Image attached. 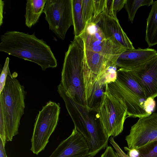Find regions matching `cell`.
Masks as SVG:
<instances>
[{
    "label": "cell",
    "instance_id": "obj_23",
    "mask_svg": "<svg viewBox=\"0 0 157 157\" xmlns=\"http://www.w3.org/2000/svg\"><path fill=\"white\" fill-rule=\"evenodd\" d=\"M9 58L8 57H7L1 74L0 78V92L2 91L4 87L7 75L10 73L9 68Z\"/></svg>",
    "mask_w": 157,
    "mask_h": 157
},
{
    "label": "cell",
    "instance_id": "obj_20",
    "mask_svg": "<svg viewBox=\"0 0 157 157\" xmlns=\"http://www.w3.org/2000/svg\"><path fill=\"white\" fill-rule=\"evenodd\" d=\"M126 0H106L104 11L109 16L117 19V13L123 8Z\"/></svg>",
    "mask_w": 157,
    "mask_h": 157
},
{
    "label": "cell",
    "instance_id": "obj_16",
    "mask_svg": "<svg viewBox=\"0 0 157 157\" xmlns=\"http://www.w3.org/2000/svg\"><path fill=\"white\" fill-rule=\"evenodd\" d=\"M147 20L145 40L151 47L157 44V1L154 2Z\"/></svg>",
    "mask_w": 157,
    "mask_h": 157
},
{
    "label": "cell",
    "instance_id": "obj_1",
    "mask_svg": "<svg viewBox=\"0 0 157 157\" xmlns=\"http://www.w3.org/2000/svg\"><path fill=\"white\" fill-rule=\"evenodd\" d=\"M0 52L34 63L43 71L57 65L50 47L42 39L32 34L16 31H7L0 37Z\"/></svg>",
    "mask_w": 157,
    "mask_h": 157
},
{
    "label": "cell",
    "instance_id": "obj_2",
    "mask_svg": "<svg viewBox=\"0 0 157 157\" xmlns=\"http://www.w3.org/2000/svg\"><path fill=\"white\" fill-rule=\"evenodd\" d=\"M17 74L7 76L4 87L0 92V137L5 146L18 133L21 117L24 113L27 92L16 78Z\"/></svg>",
    "mask_w": 157,
    "mask_h": 157
},
{
    "label": "cell",
    "instance_id": "obj_8",
    "mask_svg": "<svg viewBox=\"0 0 157 157\" xmlns=\"http://www.w3.org/2000/svg\"><path fill=\"white\" fill-rule=\"evenodd\" d=\"M83 50L82 75L86 104L96 82L100 79L109 67L117 64L116 62L100 53L84 48Z\"/></svg>",
    "mask_w": 157,
    "mask_h": 157
},
{
    "label": "cell",
    "instance_id": "obj_7",
    "mask_svg": "<svg viewBox=\"0 0 157 157\" xmlns=\"http://www.w3.org/2000/svg\"><path fill=\"white\" fill-rule=\"evenodd\" d=\"M43 12L50 29L58 38L64 40L73 25L72 0H47Z\"/></svg>",
    "mask_w": 157,
    "mask_h": 157
},
{
    "label": "cell",
    "instance_id": "obj_19",
    "mask_svg": "<svg viewBox=\"0 0 157 157\" xmlns=\"http://www.w3.org/2000/svg\"><path fill=\"white\" fill-rule=\"evenodd\" d=\"M153 0H127L125 8L128 15V19L132 23L136 13L138 9L144 6H149L154 3Z\"/></svg>",
    "mask_w": 157,
    "mask_h": 157
},
{
    "label": "cell",
    "instance_id": "obj_5",
    "mask_svg": "<svg viewBox=\"0 0 157 157\" xmlns=\"http://www.w3.org/2000/svg\"><path fill=\"white\" fill-rule=\"evenodd\" d=\"M127 107L123 100L111 92L107 86L97 115L107 135L115 137L123 131L127 118Z\"/></svg>",
    "mask_w": 157,
    "mask_h": 157
},
{
    "label": "cell",
    "instance_id": "obj_27",
    "mask_svg": "<svg viewBox=\"0 0 157 157\" xmlns=\"http://www.w3.org/2000/svg\"><path fill=\"white\" fill-rule=\"evenodd\" d=\"M124 150L127 152V155L129 157H139V152L136 149H130L128 147H124Z\"/></svg>",
    "mask_w": 157,
    "mask_h": 157
},
{
    "label": "cell",
    "instance_id": "obj_29",
    "mask_svg": "<svg viewBox=\"0 0 157 157\" xmlns=\"http://www.w3.org/2000/svg\"><path fill=\"white\" fill-rule=\"evenodd\" d=\"M4 5V2L3 1L0 0V9L2 10V11H0V26L2 25L3 23V6Z\"/></svg>",
    "mask_w": 157,
    "mask_h": 157
},
{
    "label": "cell",
    "instance_id": "obj_22",
    "mask_svg": "<svg viewBox=\"0 0 157 157\" xmlns=\"http://www.w3.org/2000/svg\"><path fill=\"white\" fill-rule=\"evenodd\" d=\"M139 157H157V140L152 141L138 149Z\"/></svg>",
    "mask_w": 157,
    "mask_h": 157
},
{
    "label": "cell",
    "instance_id": "obj_6",
    "mask_svg": "<svg viewBox=\"0 0 157 157\" xmlns=\"http://www.w3.org/2000/svg\"><path fill=\"white\" fill-rule=\"evenodd\" d=\"M60 110L59 103L50 101L37 114L31 139L30 150L34 154L37 155L44 149L57 125Z\"/></svg>",
    "mask_w": 157,
    "mask_h": 157
},
{
    "label": "cell",
    "instance_id": "obj_14",
    "mask_svg": "<svg viewBox=\"0 0 157 157\" xmlns=\"http://www.w3.org/2000/svg\"><path fill=\"white\" fill-rule=\"evenodd\" d=\"M83 48L100 53L115 62L120 55L126 50L117 43L106 39L99 45Z\"/></svg>",
    "mask_w": 157,
    "mask_h": 157
},
{
    "label": "cell",
    "instance_id": "obj_30",
    "mask_svg": "<svg viewBox=\"0 0 157 157\" xmlns=\"http://www.w3.org/2000/svg\"><path fill=\"white\" fill-rule=\"evenodd\" d=\"M116 157H120L117 153L116 152Z\"/></svg>",
    "mask_w": 157,
    "mask_h": 157
},
{
    "label": "cell",
    "instance_id": "obj_3",
    "mask_svg": "<svg viewBox=\"0 0 157 157\" xmlns=\"http://www.w3.org/2000/svg\"><path fill=\"white\" fill-rule=\"evenodd\" d=\"M117 79L106 84L108 89L121 98L127 110V117L139 118L151 114L155 108L154 99H148L144 89L131 70L120 68Z\"/></svg>",
    "mask_w": 157,
    "mask_h": 157
},
{
    "label": "cell",
    "instance_id": "obj_21",
    "mask_svg": "<svg viewBox=\"0 0 157 157\" xmlns=\"http://www.w3.org/2000/svg\"><path fill=\"white\" fill-rule=\"evenodd\" d=\"M82 19L86 25L93 18L94 13L93 0H82L81 5Z\"/></svg>",
    "mask_w": 157,
    "mask_h": 157
},
{
    "label": "cell",
    "instance_id": "obj_28",
    "mask_svg": "<svg viewBox=\"0 0 157 157\" xmlns=\"http://www.w3.org/2000/svg\"><path fill=\"white\" fill-rule=\"evenodd\" d=\"M0 157H7L5 149V146L3 145L1 139L0 140Z\"/></svg>",
    "mask_w": 157,
    "mask_h": 157
},
{
    "label": "cell",
    "instance_id": "obj_13",
    "mask_svg": "<svg viewBox=\"0 0 157 157\" xmlns=\"http://www.w3.org/2000/svg\"><path fill=\"white\" fill-rule=\"evenodd\" d=\"M157 54L156 50L149 48L126 49L118 57L116 64L120 68L131 70L147 62Z\"/></svg>",
    "mask_w": 157,
    "mask_h": 157
},
{
    "label": "cell",
    "instance_id": "obj_9",
    "mask_svg": "<svg viewBox=\"0 0 157 157\" xmlns=\"http://www.w3.org/2000/svg\"><path fill=\"white\" fill-rule=\"evenodd\" d=\"M128 147L138 149L157 140V113L139 118L125 136Z\"/></svg>",
    "mask_w": 157,
    "mask_h": 157
},
{
    "label": "cell",
    "instance_id": "obj_26",
    "mask_svg": "<svg viewBox=\"0 0 157 157\" xmlns=\"http://www.w3.org/2000/svg\"><path fill=\"white\" fill-rule=\"evenodd\" d=\"M101 157H116V152L110 146H108Z\"/></svg>",
    "mask_w": 157,
    "mask_h": 157
},
{
    "label": "cell",
    "instance_id": "obj_4",
    "mask_svg": "<svg viewBox=\"0 0 157 157\" xmlns=\"http://www.w3.org/2000/svg\"><path fill=\"white\" fill-rule=\"evenodd\" d=\"M83 56V46L74 37L65 53L60 83L74 101L86 107L82 75Z\"/></svg>",
    "mask_w": 157,
    "mask_h": 157
},
{
    "label": "cell",
    "instance_id": "obj_15",
    "mask_svg": "<svg viewBox=\"0 0 157 157\" xmlns=\"http://www.w3.org/2000/svg\"><path fill=\"white\" fill-rule=\"evenodd\" d=\"M47 0H27L24 15L26 26L31 28L38 21Z\"/></svg>",
    "mask_w": 157,
    "mask_h": 157
},
{
    "label": "cell",
    "instance_id": "obj_12",
    "mask_svg": "<svg viewBox=\"0 0 157 157\" xmlns=\"http://www.w3.org/2000/svg\"><path fill=\"white\" fill-rule=\"evenodd\" d=\"M49 157H90L89 149L83 136L74 128Z\"/></svg>",
    "mask_w": 157,
    "mask_h": 157
},
{
    "label": "cell",
    "instance_id": "obj_11",
    "mask_svg": "<svg viewBox=\"0 0 157 157\" xmlns=\"http://www.w3.org/2000/svg\"><path fill=\"white\" fill-rule=\"evenodd\" d=\"M131 70L148 99L157 97V54L146 63Z\"/></svg>",
    "mask_w": 157,
    "mask_h": 157
},
{
    "label": "cell",
    "instance_id": "obj_18",
    "mask_svg": "<svg viewBox=\"0 0 157 157\" xmlns=\"http://www.w3.org/2000/svg\"><path fill=\"white\" fill-rule=\"evenodd\" d=\"M72 5L74 37H78L82 33L85 26L82 19V0H72Z\"/></svg>",
    "mask_w": 157,
    "mask_h": 157
},
{
    "label": "cell",
    "instance_id": "obj_24",
    "mask_svg": "<svg viewBox=\"0 0 157 157\" xmlns=\"http://www.w3.org/2000/svg\"><path fill=\"white\" fill-rule=\"evenodd\" d=\"M93 1L94 13L92 20L105 11L106 3V0H93Z\"/></svg>",
    "mask_w": 157,
    "mask_h": 157
},
{
    "label": "cell",
    "instance_id": "obj_25",
    "mask_svg": "<svg viewBox=\"0 0 157 157\" xmlns=\"http://www.w3.org/2000/svg\"><path fill=\"white\" fill-rule=\"evenodd\" d=\"M110 143L113 146L116 151L117 154L120 157H129L121 149L119 146L115 141L113 137L111 136L109 139Z\"/></svg>",
    "mask_w": 157,
    "mask_h": 157
},
{
    "label": "cell",
    "instance_id": "obj_17",
    "mask_svg": "<svg viewBox=\"0 0 157 157\" xmlns=\"http://www.w3.org/2000/svg\"><path fill=\"white\" fill-rule=\"evenodd\" d=\"M106 87V84L100 81L96 82L90 96L86 101V107L89 111H97L103 100Z\"/></svg>",
    "mask_w": 157,
    "mask_h": 157
},
{
    "label": "cell",
    "instance_id": "obj_10",
    "mask_svg": "<svg viewBox=\"0 0 157 157\" xmlns=\"http://www.w3.org/2000/svg\"><path fill=\"white\" fill-rule=\"evenodd\" d=\"M91 21L94 22L100 28L105 39L117 43L126 49H135L117 19L109 16L104 11Z\"/></svg>",
    "mask_w": 157,
    "mask_h": 157
}]
</instances>
